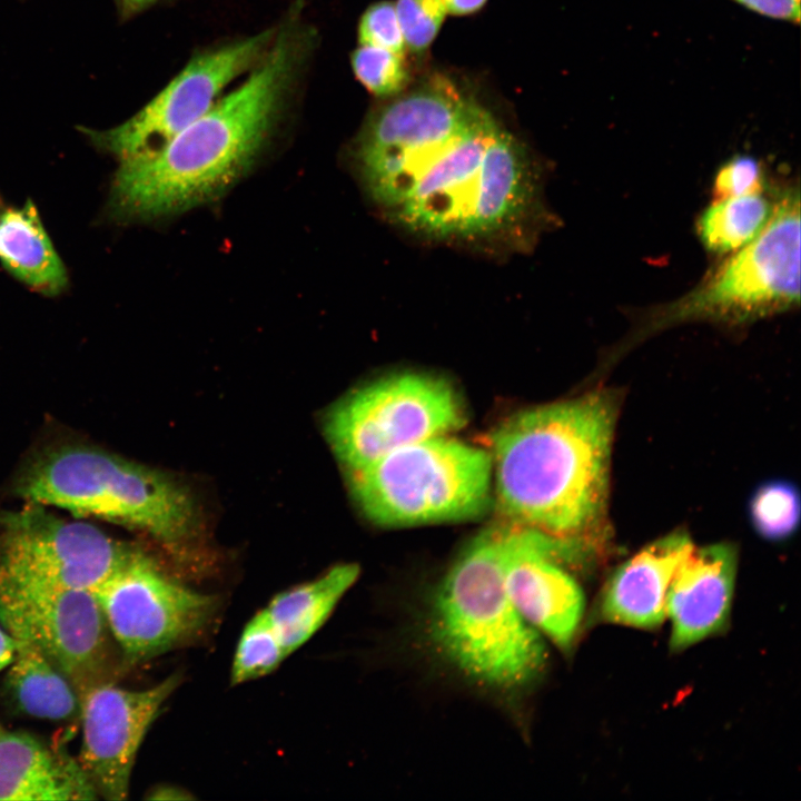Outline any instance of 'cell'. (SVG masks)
<instances>
[{"label": "cell", "mask_w": 801, "mask_h": 801, "mask_svg": "<svg viewBox=\"0 0 801 801\" xmlns=\"http://www.w3.org/2000/svg\"><path fill=\"white\" fill-rule=\"evenodd\" d=\"M615 419L613 396L594 392L503 422L490 453L501 512L512 523L594 546Z\"/></svg>", "instance_id": "obj_1"}, {"label": "cell", "mask_w": 801, "mask_h": 801, "mask_svg": "<svg viewBox=\"0 0 801 801\" xmlns=\"http://www.w3.org/2000/svg\"><path fill=\"white\" fill-rule=\"evenodd\" d=\"M291 28L275 34L247 79L159 149L119 161L109 198L122 219H151L212 199L254 160L304 53Z\"/></svg>", "instance_id": "obj_2"}, {"label": "cell", "mask_w": 801, "mask_h": 801, "mask_svg": "<svg viewBox=\"0 0 801 801\" xmlns=\"http://www.w3.org/2000/svg\"><path fill=\"white\" fill-rule=\"evenodd\" d=\"M512 532L513 523L493 526L465 547L436 590L429 620L431 637L447 662L504 692L532 684L546 660L541 636L505 589Z\"/></svg>", "instance_id": "obj_3"}, {"label": "cell", "mask_w": 801, "mask_h": 801, "mask_svg": "<svg viewBox=\"0 0 801 801\" xmlns=\"http://www.w3.org/2000/svg\"><path fill=\"white\" fill-rule=\"evenodd\" d=\"M535 189L524 147L487 111L426 169L389 214L426 236H490L510 228L530 210Z\"/></svg>", "instance_id": "obj_4"}, {"label": "cell", "mask_w": 801, "mask_h": 801, "mask_svg": "<svg viewBox=\"0 0 801 801\" xmlns=\"http://www.w3.org/2000/svg\"><path fill=\"white\" fill-rule=\"evenodd\" d=\"M26 502L144 531L175 553L196 534L188 492L167 475L87 445H59L37 454L18 475Z\"/></svg>", "instance_id": "obj_5"}, {"label": "cell", "mask_w": 801, "mask_h": 801, "mask_svg": "<svg viewBox=\"0 0 801 801\" xmlns=\"http://www.w3.org/2000/svg\"><path fill=\"white\" fill-rule=\"evenodd\" d=\"M800 234L799 187H789L754 239L688 294L645 312L636 336L696 320L746 324L799 306Z\"/></svg>", "instance_id": "obj_6"}, {"label": "cell", "mask_w": 801, "mask_h": 801, "mask_svg": "<svg viewBox=\"0 0 801 801\" xmlns=\"http://www.w3.org/2000/svg\"><path fill=\"white\" fill-rule=\"evenodd\" d=\"M492 458L482 448L446 435L398 448L349 472L364 513L390 526L457 521L488 505Z\"/></svg>", "instance_id": "obj_7"}, {"label": "cell", "mask_w": 801, "mask_h": 801, "mask_svg": "<svg viewBox=\"0 0 801 801\" xmlns=\"http://www.w3.org/2000/svg\"><path fill=\"white\" fill-rule=\"evenodd\" d=\"M486 112L444 77L377 109L355 150L369 195L392 211L426 169Z\"/></svg>", "instance_id": "obj_8"}, {"label": "cell", "mask_w": 801, "mask_h": 801, "mask_svg": "<svg viewBox=\"0 0 801 801\" xmlns=\"http://www.w3.org/2000/svg\"><path fill=\"white\" fill-rule=\"evenodd\" d=\"M465 419L462 402L448 383L405 373L348 394L328 412L325 433L352 472L404 446L458 429Z\"/></svg>", "instance_id": "obj_9"}, {"label": "cell", "mask_w": 801, "mask_h": 801, "mask_svg": "<svg viewBox=\"0 0 801 801\" xmlns=\"http://www.w3.org/2000/svg\"><path fill=\"white\" fill-rule=\"evenodd\" d=\"M138 552L38 503L0 513V583L92 591Z\"/></svg>", "instance_id": "obj_10"}, {"label": "cell", "mask_w": 801, "mask_h": 801, "mask_svg": "<svg viewBox=\"0 0 801 801\" xmlns=\"http://www.w3.org/2000/svg\"><path fill=\"white\" fill-rule=\"evenodd\" d=\"M92 593L130 665L195 641L218 610L214 595L169 578L141 551Z\"/></svg>", "instance_id": "obj_11"}, {"label": "cell", "mask_w": 801, "mask_h": 801, "mask_svg": "<svg viewBox=\"0 0 801 801\" xmlns=\"http://www.w3.org/2000/svg\"><path fill=\"white\" fill-rule=\"evenodd\" d=\"M0 622L14 640L40 650L78 692L102 681L107 624L92 591L0 583Z\"/></svg>", "instance_id": "obj_12"}, {"label": "cell", "mask_w": 801, "mask_h": 801, "mask_svg": "<svg viewBox=\"0 0 801 801\" xmlns=\"http://www.w3.org/2000/svg\"><path fill=\"white\" fill-rule=\"evenodd\" d=\"M276 34L266 30L195 57L148 105L123 123L90 132L118 161L150 154L201 117L221 91L260 60Z\"/></svg>", "instance_id": "obj_13"}, {"label": "cell", "mask_w": 801, "mask_h": 801, "mask_svg": "<svg viewBox=\"0 0 801 801\" xmlns=\"http://www.w3.org/2000/svg\"><path fill=\"white\" fill-rule=\"evenodd\" d=\"M179 680L174 674L144 690L99 681L79 691L82 744L78 760L98 797L127 799L139 746Z\"/></svg>", "instance_id": "obj_14"}, {"label": "cell", "mask_w": 801, "mask_h": 801, "mask_svg": "<svg viewBox=\"0 0 801 801\" xmlns=\"http://www.w3.org/2000/svg\"><path fill=\"white\" fill-rule=\"evenodd\" d=\"M504 565L507 595L521 616L568 651L585 609L584 594L563 565L585 560L577 542L513 523Z\"/></svg>", "instance_id": "obj_15"}, {"label": "cell", "mask_w": 801, "mask_h": 801, "mask_svg": "<svg viewBox=\"0 0 801 801\" xmlns=\"http://www.w3.org/2000/svg\"><path fill=\"white\" fill-rule=\"evenodd\" d=\"M736 551L730 544L693 548L671 580L665 614L671 622L670 645L684 650L726 624L733 599Z\"/></svg>", "instance_id": "obj_16"}, {"label": "cell", "mask_w": 801, "mask_h": 801, "mask_svg": "<svg viewBox=\"0 0 801 801\" xmlns=\"http://www.w3.org/2000/svg\"><path fill=\"white\" fill-rule=\"evenodd\" d=\"M692 548L686 534L673 533L624 562L604 586L599 603L601 620L646 630L662 624L671 580Z\"/></svg>", "instance_id": "obj_17"}, {"label": "cell", "mask_w": 801, "mask_h": 801, "mask_svg": "<svg viewBox=\"0 0 801 801\" xmlns=\"http://www.w3.org/2000/svg\"><path fill=\"white\" fill-rule=\"evenodd\" d=\"M78 759L27 732H0V800H95Z\"/></svg>", "instance_id": "obj_18"}, {"label": "cell", "mask_w": 801, "mask_h": 801, "mask_svg": "<svg viewBox=\"0 0 801 801\" xmlns=\"http://www.w3.org/2000/svg\"><path fill=\"white\" fill-rule=\"evenodd\" d=\"M0 263L38 294L57 296L68 286L66 266L31 200L14 206L0 196Z\"/></svg>", "instance_id": "obj_19"}, {"label": "cell", "mask_w": 801, "mask_h": 801, "mask_svg": "<svg viewBox=\"0 0 801 801\" xmlns=\"http://www.w3.org/2000/svg\"><path fill=\"white\" fill-rule=\"evenodd\" d=\"M358 575L357 564H337L319 577L277 594L269 602L264 610L288 654L323 626Z\"/></svg>", "instance_id": "obj_20"}, {"label": "cell", "mask_w": 801, "mask_h": 801, "mask_svg": "<svg viewBox=\"0 0 801 801\" xmlns=\"http://www.w3.org/2000/svg\"><path fill=\"white\" fill-rule=\"evenodd\" d=\"M8 668L7 685L20 711L51 721L67 720L79 711L76 686L36 646L17 641Z\"/></svg>", "instance_id": "obj_21"}, {"label": "cell", "mask_w": 801, "mask_h": 801, "mask_svg": "<svg viewBox=\"0 0 801 801\" xmlns=\"http://www.w3.org/2000/svg\"><path fill=\"white\" fill-rule=\"evenodd\" d=\"M774 206L763 191L718 198L699 216L696 234L712 254H733L762 231Z\"/></svg>", "instance_id": "obj_22"}, {"label": "cell", "mask_w": 801, "mask_h": 801, "mask_svg": "<svg viewBox=\"0 0 801 801\" xmlns=\"http://www.w3.org/2000/svg\"><path fill=\"white\" fill-rule=\"evenodd\" d=\"M265 610L245 625L231 664V683L239 684L265 676L288 656Z\"/></svg>", "instance_id": "obj_23"}, {"label": "cell", "mask_w": 801, "mask_h": 801, "mask_svg": "<svg viewBox=\"0 0 801 801\" xmlns=\"http://www.w3.org/2000/svg\"><path fill=\"white\" fill-rule=\"evenodd\" d=\"M751 517L759 534L770 540L784 538L799 523L798 491L785 482L763 485L751 502Z\"/></svg>", "instance_id": "obj_24"}, {"label": "cell", "mask_w": 801, "mask_h": 801, "mask_svg": "<svg viewBox=\"0 0 801 801\" xmlns=\"http://www.w3.org/2000/svg\"><path fill=\"white\" fill-rule=\"evenodd\" d=\"M352 68L357 80L377 97L399 93L408 82V69L403 53L363 46L352 55Z\"/></svg>", "instance_id": "obj_25"}, {"label": "cell", "mask_w": 801, "mask_h": 801, "mask_svg": "<svg viewBox=\"0 0 801 801\" xmlns=\"http://www.w3.org/2000/svg\"><path fill=\"white\" fill-rule=\"evenodd\" d=\"M394 3L405 46L413 52L426 50L447 13L442 0H396Z\"/></svg>", "instance_id": "obj_26"}, {"label": "cell", "mask_w": 801, "mask_h": 801, "mask_svg": "<svg viewBox=\"0 0 801 801\" xmlns=\"http://www.w3.org/2000/svg\"><path fill=\"white\" fill-rule=\"evenodd\" d=\"M358 41L363 46L404 53L406 46L394 2L383 0L366 9L358 24Z\"/></svg>", "instance_id": "obj_27"}, {"label": "cell", "mask_w": 801, "mask_h": 801, "mask_svg": "<svg viewBox=\"0 0 801 801\" xmlns=\"http://www.w3.org/2000/svg\"><path fill=\"white\" fill-rule=\"evenodd\" d=\"M764 184L761 162L749 155H736L719 168L712 187L718 199L763 191Z\"/></svg>", "instance_id": "obj_28"}, {"label": "cell", "mask_w": 801, "mask_h": 801, "mask_svg": "<svg viewBox=\"0 0 801 801\" xmlns=\"http://www.w3.org/2000/svg\"><path fill=\"white\" fill-rule=\"evenodd\" d=\"M741 7L770 19L798 26L801 21V0H731Z\"/></svg>", "instance_id": "obj_29"}, {"label": "cell", "mask_w": 801, "mask_h": 801, "mask_svg": "<svg viewBox=\"0 0 801 801\" xmlns=\"http://www.w3.org/2000/svg\"><path fill=\"white\" fill-rule=\"evenodd\" d=\"M487 0H442L446 12L454 16H466L478 11Z\"/></svg>", "instance_id": "obj_30"}, {"label": "cell", "mask_w": 801, "mask_h": 801, "mask_svg": "<svg viewBox=\"0 0 801 801\" xmlns=\"http://www.w3.org/2000/svg\"><path fill=\"white\" fill-rule=\"evenodd\" d=\"M16 647L17 641L6 630L0 629V671L10 664Z\"/></svg>", "instance_id": "obj_31"}, {"label": "cell", "mask_w": 801, "mask_h": 801, "mask_svg": "<svg viewBox=\"0 0 801 801\" xmlns=\"http://www.w3.org/2000/svg\"><path fill=\"white\" fill-rule=\"evenodd\" d=\"M154 0H125V2L132 9L140 8L147 3H150Z\"/></svg>", "instance_id": "obj_32"}, {"label": "cell", "mask_w": 801, "mask_h": 801, "mask_svg": "<svg viewBox=\"0 0 801 801\" xmlns=\"http://www.w3.org/2000/svg\"><path fill=\"white\" fill-rule=\"evenodd\" d=\"M2 730H3V729H2V726L0 725V732H1Z\"/></svg>", "instance_id": "obj_33"}]
</instances>
